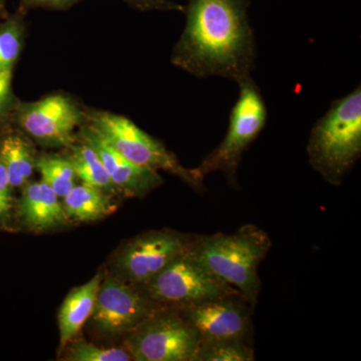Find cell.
Segmentation results:
<instances>
[{"mask_svg":"<svg viewBox=\"0 0 361 361\" xmlns=\"http://www.w3.org/2000/svg\"><path fill=\"white\" fill-rule=\"evenodd\" d=\"M11 123L42 146L68 148L77 141L78 130L87 123V113L73 97L56 92L39 101H18Z\"/></svg>","mask_w":361,"mask_h":361,"instance_id":"7","label":"cell"},{"mask_svg":"<svg viewBox=\"0 0 361 361\" xmlns=\"http://www.w3.org/2000/svg\"><path fill=\"white\" fill-rule=\"evenodd\" d=\"M311 167L339 186L361 155V89L332 103L311 130L307 145Z\"/></svg>","mask_w":361,"mask_h":361,"instance_id":"3","label":"cell"},{"mask_svg":"<svg viewBox=\"0 0 361 361\" xmlns=\"http://www.w3.org/2000/svg\"><path fill=\"white\" fill-rule=\"evenodd\" d=\"M77 137L96 151L121 195L142 198L163 185V178L157 171L135 165L126 159L109 146L87 123L78 130Z\"/></svg>","mask_w":361,"mask_h":361,"instance_id":"12","label":"cell"},{"mask_svg":"<svg viewBox=\"0 0 361 361\" xmlns=\"http://www.w3.org/2000/svg\"><path fill=\"white\" fill-rule=\"evenodd\" d=\"M6 1L7 0H0V18H2V20H6L7 16L11 14L7 11Z\"/></svg>","mask_w":361,"mask_h":361,"instance_id":"26","label":"cell"},{"mask_svg":"<svg viewBox=\"0 0 361 361\" xmlns=\"http://www.w3.org/2000/svg\"><path fill=\"white\" fill-rule=\"evenodd\" d=\"M13 70L0 71V128L11 123L14 109L20 99L13 94Z\"/></svg>","mask_w":361,"mask_h":361,"instance_id":"22","label":"cell"},{"mask_svg":"<svg viewBox=\"0 0 361 361\" xmlns=\"http://www.w3.org/2000/svg\"><path fill=\"white\" fill-rule=\"evenodd\" d=\"M37 153L30 137L20 130H7L0 140V161L13 189H21L32 179Z\"/></svg>","mask_w":361,"mask_h":361,"instance_id":"15","label":"cell"},{"mask_svg":"<svg viewBox=\"0 0 361 361\" xmlns=\"http://www.w3.org/2000/svg\"><path fill=\"white\" fill-rule=\"evenodd\" d=\"M20 190L18 217L21 224L30 231H51L70 221L61 198L42 180H30Z\"/></svg>","mask_w":361,"mask_h":361,"instance_id":"13","label":"cell"},{"mask_svg":"<svg viewBox=\"0 0 361 361\" xmlns=\"http://www.w3.org/2000/svg\"><path fill=\"white\" fill-rule=\"evenodd\" d=\"M193 239L170 230L146 233L123 246L116 257V269L129 283L141 289L189 250Z\"/></svg>","mask_w":361,"mask_h":361,"instance_id":"10","label":"cell"},{"mask_svg":"<svg viewBox=\"0 0 361 361\" xmlns=\"http://www.w3.org/2000/svg\"><path fill=\"white\" fill-rule=\"evenodd\" d=\"M66 149L68 151L66 156L73 164L78 179L82 180V184L97 188L111 196L121 194L111 182L103 161L89 144L77 137V141Z\"/></svg>","mask_w":361,"mask_h":361,"instance_id":"17","label":"cell"},{"mask_svg":"<svg viewBox=\"0 0 361 361\" xmlns=\"http://www.w3.org/2000/svg\"><path fill=\"white\" fill-rule=\"evenodd\" d=\"M250 0H188L186 25L171 63L197 78L236 82L251 77L256 44L248 18Z\"/></svg>","mask_w":361,"mask_h":361,"instance_id":"1","label":"cell"},{"mask_svg":"<svg viewBox=\"0 0 361 361\" xmlns=\"http://www.w3.org/2000/svg\"><path fill=\"white\" fill-rule=\"evenodd\" d=\"M35 170L42 180L54 190L59 198L63 199L75 186L78 177L68 157L59 154H42L37 156Z\"/></svg>","mask_w":361,"mask_h":361,"instance_id":"19","label":"cell"},{"mask_svg":"<svg viewBox=\"0 0 361 361\" xmlns=\"http://www.w3.org/2000/svg\"><path fill=\"white\" fill-rule=\"evenodd\" d=\"M102 280V275L97 274L87 283L73 288L61 304L58 316L61 348L78 336L94 312Z\"/></svg>","mask_w":361,"mask_h":361,"instance_id":"14","label":"cell"},{"mask_svg":"<svg viewBox=\"0 0 361 361\" xmlns=\"http://www.w3.org/2000/svg\"><path fill=\"white\" fill-rule=\"evenodd\" d=\"M200 346L198 332L182 315L161 310L127 339V349L137 361H194Z\"/></svg>","mask_w":361,"mask_h":361,"instance_id":"8","label":"cell"},{"mask_svg":"<svg viewBox=\"0 0 361 361\" xmlns=\"http://www.w3.org/2000/svg\"><path fill=\"white\" fill-rule=\"evenodd\" d=\"M111 195L89 185H75L63 199L66 215L78 222H96L115 211Z\"/></svg>","mask_w":361,"mask_h":361,"instance_id":"16","label":"cell"},{"mask_svg":"<svg viewBox=\"0 0 361 361\" xmlns=\"http://www.w3.org/2000/svg\"><path fill=\"white\" fill-rule=\"evenodd\" d=\"M125 4L139 11H182L185 6L174 0H123Z\"/></svg>","mask_w":361,"mask_h":361,"instance_id":"24","label":"cell"},{"mask_svg":"<svg viewBox=\"0 0 361 361\" xmlns=\"http://www.w3.org/2000/svg\"><path fill=\"white\" fill-rule=\"evenodd\" d=\"M13 190L7 177L6 168L0 161V227H6L11 221Z\"/></svg>","mask_w":361,"mask_h":361,"instance_id":"23","label":"cell"},{"mask_svg":"<svg viewBox=\"0 0 361 361\" xmlns=\"http://www.w3.org/2000/svg\"><path fill=\"white\" fill-rule=\"evenodd\" d=\"M66 351V360L71 361L133 360L127 348H99L87 341L73 342Z\"/></svg>","mask_w":361,"mask_h":361,"instance_id":"21","label":"cell"},{"mask_svg":"<svg viewBox=\"0 0 361 361\" xmlns=\"http://www.w3.org/2000/svg\"><path fill=\"white\" fill-rule=\"evenodd\" d=\"M26 13L18 7L0 23V71L13 70L20 58L26 37Z\"/></svg>","mask_w":361,"mask_h":361,"instance_id":"18","label":"cell"},{"mask_svg":"<svg viewBox=\"0 0 361 361\" xmlns=\"http://www.w3.org/2000/svg\"><path fill=\"white\" fill-rule=\"evenodd\" d=\"M85 113L87 125L109 146L135 165L177 176L197 191L205 189V178L196 169L183 167L172 152L130 118L97 109L85 108Z\"/></svg>","mask_w":361,"mask_h":361,"instance_id":"4","label":"cell"},{"mask_svg":"<svg viewBox=\"0 0 361 361\" xmlns=\"http://www.w3.org/2000/svg\"><path fill=\"white\" fill-rule=\"evenodd\" d=\"M252 306L242 295L221 297L182 308L183 317L205 342L247 341L251 334Z\"/></svg>","mask_w":361,"mask_h":361,"instance_id":"11","label":"cell"},{"mask_svg":"<svg viewBox=\"0 0 361 361\" xmlns=\"http://www.w3.org/2000/svg\"><path fill=\"white\" fill-rule=\"evenodd\" d=\"M253 348L247 341H222L201 343L194 361H252Z\"/></svg>","mask_w":361,"mask_h":361,"instance_id":"20","label":"cell"},{"mask_svg":"<svg viewBox=\"0 0 361 361\" xmlns=\"http://www.w3.org/2000/svg\"><path fill=\"white\" fill-rule=\"evenodd\" d=\"M237 84L239 96L230 114L227 134L196 168L204 178L211 173H223L231 184L236 183L242 157L264 129L267 121L265 102L253 78H244Z\"/></svg>","mask_w":361,"mask_h":361,"instance_id":"5","label":"cell"},{"mask_svg":"<svg viewBox=\"0 0 361 361\" xmlns=\"http://www.w3.org/2000/svg\"><path fill=\"white\" fill-rule=\"evenodd\" d=\"M159 310L158 304L141 289L121 278L109 277L102 280L90 319L102 336H120L134 331Z\"/></svg>","mask_w":361,"mask_h":361,"instance_id":"9","label":"cell"},{"mask_svg":"<svg viewBox=\"0 0 361 361\" xmlns=\"http://www.w3.org/2000/svg\"><path fill=\"white\" fill-rule=\"evenodd\" d=\"M141 290L158 305L180 308L240 294L234 287L207 269L190 249L166 266Z\"/></svg>","mask_w":361,"mask_h":361,"instance_id":"6","label":"cell"},{"mask_svg":"<svg viewBox=\"0 0 361 361\" xmlns=\"http://www.w3.org/2000/svg\"><path fill=\"white\" fill-rule=\"evenodd\" d=\"M271 247L272 242L264 230L247 224L232 234L194 237L190 250L207 269L237 289L253 307L261 290L258 267Z\"/></svg>","mask_w":361,"mask_h":361,"instance_id":"2","label":"cell"},{"mask_svg":"<svg viewBox=\"0 0 361 361\" xmlns=\"http://www.w3.org/2000/svg\"><path fill=\"white\" fill-rule=\"evenodd\" d=\"M84 0H20V8L28 13L32 9H47V11H68Z\"/></svg>","mask_w":361,"mask_h":361,"instance_id":"25","label":"cell"}]
</instances>
